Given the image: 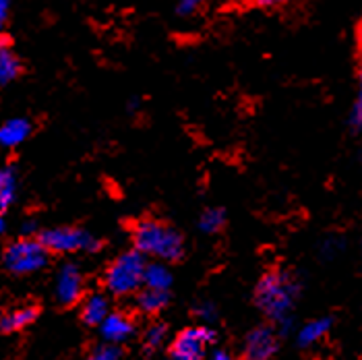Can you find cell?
<instances>
[{
    "instance_id": "cell-1",
    "label": "cell",
    "mask_w": 362,
    "mask_h": 360,
    "mask_svg": "<svg viewBox=\"0 0 362 360\" xmlns=\"http://www.w3.org/2000/svg\"><path fill=\"white\" fill-rule=\"evenodd\" d=\"M298 281L286 272H272L261 277L255 290V303L265 317L276 323L281 332H288L294 323V306L298 298Z\"/></svg>"
},
{
    "instance_id": "cell-2",
    "label": "cell",
    "mask_w": 362,
    "mask_h": 360,
    "mask_svg": "<svg viewBox=\"0 0 362 360\" xmlns=\"http://www.w3.org/2000/svg\"><path fill=\"white\" fill-rule=\"evenodd\" d=\"M133 247L141 255H149L160 261H176L182 257V236L168 223L143 220L133 228Z\"/></svg>"
},
{
    "instance_id": "cell-3",
    "label": "cell",
    "mask_w": 362,
    "mask_h": 360,
    "mask_svg": "<svg viewBox=\"0 0 362 360\" xmlns=\"http://www.w3.org/2000/svg\"><path fill=\"white\" fill-rule=\"evenodd\" d=\"M145 267H147V261H145V255H141L139 250L133 249L118 255L110 263V267L106 269V276H104L106 290L114 296H131L143 286Z\"/></svg>"
},
{
    "instance_id": "cell-4",
    "label": "cell",
    "mask_w": 362,
    "mask_h": 360,
    "mask_svg": "<svg viewBox=\"0 0 362 360\" xmlns=\"http://www.w3.org/2000/svg\"><path fill=\"white\" fill-rule=\"evenodd\" d=\"M48 263V249L42 240L21 238L11 243L4 250V267L15 276H29Z\"/></svg>"
},
{
    "instance_id": "cell-5",
    "label": "cell",
    "mask_w": 362,
    "mask_h": 360,
    "mask_svg": "<svg viewBox=\"0 0 362 360\" xmlns=\"http://www.w3.org/2000/svg\"><path fill=\"white\" fill-rule=\"evenodd\" d=\"M214 342L216 333L209 325L187 327L174 337L170 346V360H205Z\"/></svg>"
},
{
    "instance_id": "cell-6",
    "label": "cell",
    "mask_w": 362,
    "mask_h": 360,
    "mask_svg": "<svg viewBox=\"0 0 362 360\" xmlns=\"http://www.w3.org/2000/svg\"><path fill=\"white\" fill-rule=\"evenodd\" d=\"M44 247L52 252H79L100 249V243L81 228H54L42 234Z\"/></svg>"
},
{
    "instance_id": "cell-7",
    "label": "cell",
    "mask_w": 362,
    "mask_h": 360,
    "mask_svg": "<svg viewBox=\"0 0 362 360\" xmlns=\"http://www.w3.org/2000/svg\"><path fill=\"white\" fill-rule=\"evenodd\" d=\"M279 337L272 325H259L249 332L243 344L245 360H269L278 352Z\"/></svg>"
},
{
    "instance_id": "cell-8",
    "label": "cell",
    "mask_w": 362,
    "mask_h": 360,
    "mask_svg": "<svg viewBox=\"0 0 362 360\" xmlns=\"http://www.w3.org/2000/svg\"><path fill=\"white\" fill-rule=\"evenodd\" d=\"M83 274L75 263H66L58 269L54 281L56 301L60 305H75L83 296Z\"/></svg>"
},
{
    "instance_id": "cell-9",
    "label": "cell",
    "mask_w": 362,
    "mask_h": 360,
    "mask_svg": "<svg viewBox=\"0 0 362 360\" xmlns=\"http://www.w3.org/2000/svg\"><path fill=\"white\" fill-rule=\"evenodd\" d=\"M100 333L106 344L118 346L133 337L135 333V321L127 313H112L100 323Z\"/></svg>"
},
{
    "instance_id": "cell-10",
    "label": "cell",
    "mask_w": 362,
    "mask_h": 360,
    "mask_svg": "<svg viewBox=\"0 0 362 360\" xmlns=\"http://www.w3.org/2000/svg\"><path fill=\"white\" fill-rule=\"evenodd\" d=\"M332 325H334L332 317H317V319H310V321H307V323L298 330L296 339H298V344H300L303 348L317 346L327 333L332 332Z\"/></svg>"
},
{
    "instance_id": "cell-11",
    "label": "cell",
    "mask_w": 362,
    "mask_h": 360,
    "mask_svg": "<svg viewBox=\"0 0 362 360\" xmlns=\"http://www.w3.org/2000/svg\"><path fill=\"white\" fill-rule=\"evenodd\" d=\"M31 133V124L25 118H11L0 127V147H17L21 145Z\"/></svg>"
},
{
    "instance_id": "cell-12",
    "label": "cell",
    "mask_w": 362,
    "mask_h": 360,
    "mask_svg": "<svg viewBox=\"0 0 362 360\" xmlns=\"http://www.w3.org/2000/svg\"><path fill=\"white\" fill-rule=\"evenodd\" d=\"M37 317V308L31 305H23L8 310L2 319H0V330L2 332H21L28 325H31Z\"/></svg>"
},
{
    "instance_id": "cell-13",
    "label": "cell",
    "mask_w": 362,
    "mask_h": 360,
    "mask_svg": "<svg viewBox=\"0 0 362 360\" xmlns=\"http://www.w3.org/2000/svg\"><path fill=\"white\" fill-rule=\"evenodd\" d=\"M110 315V303L104 294H91L83 301L81 306V319L87 325H98Z\"/></svg>"
},
{
    "instance_id": "cell-14",
    "label": "cell",
    "mask_w": 362,
    "mask_h": 360,
    "mask_svg": "<svg viewBox=\"0 0 362 360\" xmlns=\"http://www.w3.org/2000/svg\"><path fill=\"white\" fill-rule=\"evenodd\" d=\"M21 73V62L11 50V46L0 37V87L15 81Z\"/></svg>"
},
{
    "instance_id": "cell-15",
    "label": "cell",
    "mask_w": 362,
    "mask_h": 360,
    "mask_svg": "<svg viewBox=\"0 0 362 360\" xmlns=\"http://www.w3.org/2000/svg\"><path fill=\"white\" fill-rule=\"evenodd\" d=\"M143 286L151 290H164L172 286V272L168 269L164 263H147L145 276H143Z\"/></svg>"
},
{
    "instance_id": "cell-16",
    "label": "cell",
    "mask_w": 362,
    "mask_h": 360,
    "mask_svg": "<svg viewBox=\"0 0 362 360\" xmlns=\"http://www.w3.org/2000/svg\"><path fill=\"white\" fill-rule=\"evenodd\" d=\"M168 305V292L164 290H151L143 288L137 296V308L143 315H156Z\"/></svg>"
},
{
    "instance_id": "cell-17",
    "label": "cell",
    "mask_w": 362,
    "mask_h": 360,
    "mask_svg": "<svg viewBox=\"0 0 362 360\" xmlns=\"http://www.w3.org/2000/svg\"><path fill=\"white\" fill-rule=\"evenodd\" d=\"M17 197V174L11 166L0 168V211L8 209Z\"/></svg>"
},
{
    "instance_id": "cell-18",
    "label": "cell",
    "mask_w": 362,
    "mask_h": 360,
    "mask_svg": "<svg viewBox=\"0 0 362 360\" xmlns=\"http://www.w3.org/2000/svg\"><path fill=\"white\" fill-rule=\"evenodd\" d=\"M166 333L168 327L166 325H162V323L149 325V327L145 330V333H143V346H145L149 352L160 350V348L164 346V342H166Z\"/></svg>"
},
{
    "instance_id": "cell-19",
    "label": "cell",
    "mask_w": 362,
    "mask_h": 360,
    "mask_svg": "<svg viewBox=\"0 0 362 360\" xmlns=\"http://www.w3.org/2000/svg\"><path fill=\"white\" fill-rule=\"evenodd\" d=\"M223 223H226V216H223V209H220V207L205 209V214L199 220V226H201V230L205 234H216L218 230H222Z\"/></svg>"
},
{
    "instance_id": "cell-20",
    "label": "cell",
    "mask_w": 362,
    "mask_h": 360,
    "mask_svg": "<svg viewBox=\"0 0 362 360\" xmlns=\"http://www.w3.org/2000/svg\"><path fill=\"white\" fill-rule=\"evenodd\" d=\"M207 0H176V13L180 17H193L205 6Z\"/></svg>"
},
{
    "instance_id": "cell-21",
    "label": "cell",
    "mask_w": 362,
    "mask_h": 360,
    "mask_svg": "<svg viewBox=\"0 0 362 360\" xmlns=\"http://www.w3.org/2000/svg\"><path fill=\"white\" fill-rule=\"evenodd\" d=\"M85 360H120V350H118V346H112V344L100 346Z\"/></svg>"
},
{
    "instance_id": "cell-22",
    "label": "cell",
    "mask_w": 362,
    "mask_h": 360,
    "mask_svg": "<svg viewBox=\"0 0 362 360\" xmlns=\"http://www.w3.org/2000/svg\"><path fill=\"white\" fill-rule=\"evenodd\" d=\"M195 315L199 317V319H201V321H205V325L218 317V313H216V306L211 305V303H201V305L195 308Z\"/></svg>"
},
{
    "instance_id": "cell-23",
    "label": "cell",
    "mask_w": 362,
    "mask_h": 360,
    "mask_svg": "<svg viewBox=\"0 0 362 360\" xmlns=\"http://www.w3.org/2000/svg\"><path fill=\"white\" fill-rule=\"evenodd\" d=\"M352 124L356 129L362 127V71H361V87H358V98H356V104H354V112H352Z\"/></svg>"
},
{
    "instance_id": "cell-24",
    "label": "cell",
    "mask_w": 362,
    "mask_h": 360,
    "mask_svg": "<svg viewBox=\"0 0 362 360\" xmlns=\"http://www.w3.org/2000/svg\"><path fill=\"white\" fill-rule=\"evenodd\" d=\"M8 13H11V0H0V37H2L4 25L8 21Z\"/></svg>"
},
{
    "instance_id": "cell-25",
    "label": "cell",
    "mask_w": 362,
    "mask_h": 360,
    "mask_svg": "<svg viewBox=\"0 0 362 360\" xmlns=\"http://www.w3.org/2000/svg\"><path fill=\"white\" fill-rule=\"evenodd\" d=\"M259 6H263V8H279V6H286V4H290L292 0H255Z\"/></svg>"
},
{
    "instance_id": "cell-26",
    "label": "cell",
    "mask_w": 362,
    "mask_h": 360,
    "mask_svg": "<svg viewBox=\"0 0 362 360\" xmlns=\"http://www.w3.org/2000/svg\"><path fill=\"white\" fill-rule=\"evenodd\" d=\"M205 360H234V356L230 352H226V350H216V352H211Z\"/></svg>"
},
{
    "instance_id": "cell-27",
    "label": "cell",
    "mask_w": 362,
    "mask_h": 360,
    "mask_svg": "<svg viewBox=\"0 0 362 360\" xmlns=\"http://www.w3.org/2000/svg\"><path fill=\"white\" fill-rule=\"evenodd\" d=\"M2 230H4V220H2V216H0V234H2Z\"/></svg>"
}]
</instances>
